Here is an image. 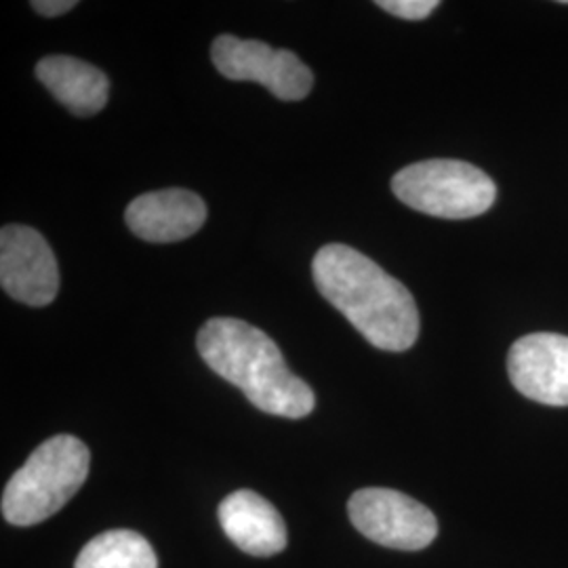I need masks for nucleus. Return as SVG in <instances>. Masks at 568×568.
I'll return each instance as SVG.
<instances>
[{
    "instance_id": "obj_1",
    "label": "nucleus",
    "mask_w": 568,
    "mask_h": 568,
    "mask_svg": "<svg viewBox=\"0 0 568 568\" xmlns=\"http://www.w3.org/2000/svg\"><path fill=\"white\" fill-rule=\"evenodd\" d=\"M312 274L326 302L335 305L366 342L405 352L419 337V312L405 284L347 244H326Z\"/></svg>"
},
{
    "instance_id": "obj_2",
    "label": "nucleus",
    "mask_w": 568,
    "mask_h": 568,
    "mask_svg": "<svg viewBox=\"0 0 568 568\" xmlns=\"http://www.w3.org/2000/svg\"><path fill=\"white\" fill-rule=\"evenodd\" d=\"M196 345L211 371L243 389L251 405L267 415L302 419L314 410L312 387L288 371L283 352L262 328L239 318H211Z\"/></svg>"
},
{
    "instance_id": "obj_3",
    "label": "nucleus",
    "mask_w": 568,
    "mask_h": 568,
    "mask_svg": "<svg viewBox=\"0 0 568 568\" xmlns=\"http://www.w3.org/2000/svg\"><path fill=\"white\" fill-rule=\"evenodd\" d=\"M91 453L77 436L60 434L37 448L2 493V516L16 527H32L60 511L84 485Z\"/></svg>"
},
{
    "instance_id": "obj_4",
    "label": "nucleus",
    "mask_w": 568,
    "mask_h": 568,
    "mask_svg": "<svg viewBox=\"0 0 568 568\" xmlns=\"http://www.w3.org/2000/svg\"><path fill=\"white\" fill-rule=\"evenodd\" d=\"M392 190L406 206L443 220L478 217L497 199V187L485 171L447 159L408 164L394 175Z\"/></svg>"
},
{
    "instance_id": "obj_5",
    "label": "nucleus",
    "mask_w": 568,
    "mask_h": 568,
    "mask_svg": "<svg viewBox=\"0 0 568 568\" xmlns=\"http://www.w3.org/2000/svg\"><path fill=\"white\" fill-rule=\"evenodd\" d=\"M349 520L366 539L392 549L417 551L436 539L438 523L429 509L392 488H363L349 497Z\"/></svg>"
},
{
    "instance_id": "obj_6",
    "label": "nucleus",
    "mask_w": 568,
    "mask_h": 568,
    "mask_svg": "<svg viewBox=\"0 0 568 568\" xmlns=\"http://www.w3.org/2000/svg\"><path fill=\"white\" fill-rule=\"evenodd\" d=\"M211 58L225 79L260 82L283 102H300L314 87L312 70L295 53L262 41L224 34L213 42Z\"/></svg>"
},
{
    "instance_id": "obj_7",
    "label": "nucleus",
    "mask_w": 568,
    "mask_h": 568,
    "mask_svg": "<svg viewBox=\"0 0 568 568\" xmlns=\"http://www.w3.org/2000/svg\"><path fill=\"white\" fill-rule=\"evenodd\" d=\"M0 284L16 302L42 307L60 291L58 260L34 227L4 225L0 232Z\"/></svg>"
},
{
    "instance_id": "obj_8",
    "label": "nucleus",
    "mask_w": 568,
    "mask_h": 568,
    "mask_svg": "<svg viewBox=\"0 0 568 568\" xmlns=\"http://www.w3.org/2000/svg\"><path fill=\"white\" fill-rule=\"evenodd\" d=\"M509 379L530 400L568 406V337L558 333H532L511 345Z\"/></svg>"
},
{
    "instance_id": "obj_9",
    "label": "nucleus",
    "mask_w": 568,
    "mask_h": 568,
    "mask_svg": "<svg viewBox=\"0 0 568 568\" xmlns=\"http://www.w3.org/2000/svg\"><path fill=\"white\" fill-rule=\"evenodd\" d=\"M124 220L145 243H178L203 227L206 204L190 190H159L138 196L126 206Z\"/></svg>"
},
{
    "instance_id": "obj_10",
    "label": "nucleus",
    "mask_w": 568,
    "mask_h": 568,
    "mask_svg": "<svg viewBox=\"0 0 568 568\" xmlns=\"http://www.w3.org/2000/svg\"><path fill=\"white\" fill-rule=\"evenodd\" d=\"M227 539L251 556H274L286 548L283 516L262 495L236 490L217 509Z\"/></svg>"
},
{
    "instance_id": "obj_11",
    "label": "nucleus",
    "mask_w": 568,
    "mask_h": 568,
    "mask_svg": "<svg viewBox=\"0 0 568 568\" xmlns=\"http://www.w3.org/2000/svg\"><path fill=\"white\" fill-rule=\"evenodd\" d=\"M37 79L77 116L102 112L110 98V81L100 68L68 55H49L39 61Z\"/></svg>"
},
{
    "instance_id": "obj_12",
    "label": "nucleus",
    "mask_w": 568,
    "mask_h": 568,
    "mask_svg": "<svg viewBox=\"0 0 568 568\" xmlns=\"http://www.w3.org/2000/svg\"><path fill=\"white\" fill-rule=\"evenodd\" d=\"M74 568H159V560L140 532L116 528L93 537L81 549Z\"/></svg>"
},
{
    "instance_id": "obj_13",
    "label": "nucleus",
    "mask_w": 568,
    "mask_h": 568,
    "mask_svg": "<svg viewBox=\"0 0 568 568\" xmlns=\"http://www.w3.org/2000/svg\"><path fill=\"white\" fill-rule=\"evenodd\" d=\"M438 0H379L377 7L400 20L422 21L438 9Z\"/></svg>"
},
{
    "instance_id": "obj_14",
    "label": "nucleus",
    "mask_w": 568,
    "mask_h": 568,
    "mask_svg": "<svg viewBox=\"0 0 568 568\" xmlns=\"http://www.w3.org/2000/svg\"><path fill=\"white\" fill-rule=\"evenodd\" d=\"M30 7L44 18H58V16L72 11L77 7V2L74 0H34V2H30Z\"/></svg>"
}]
</instances>
